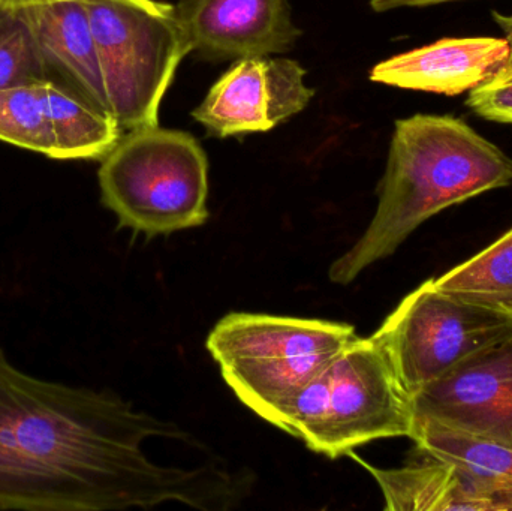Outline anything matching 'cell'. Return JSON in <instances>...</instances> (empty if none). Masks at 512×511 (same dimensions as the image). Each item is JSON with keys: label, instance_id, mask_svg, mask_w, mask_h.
<instances>
[{"label": "cell", "instance_id": "1", "mask_svg": "<svg viewBox=\"0 0 512 511\" xmlns=\"http://www.w3.org/2000/svg\"><path fill=\"white\" fill-rule=\"evenodd\" d=\"M150 438L186 432L113 393L32 377L0 348V510L227 511L245 500L243 474L156 464L144 450Z\"/></svg>", "mask_w": 512, "mask_h": 511}, {"label": "cell", "instance_id": "2", "mask_svg": "<svg viewBox=\"0 0 512 511\" xmlns=\"http://www.w3.org/2000/svg\"><path fill=\"white\" fill-rule=\"evenodd\" d=\"M511 183L510 156L460 117L415 114L397 120L375 216L331 264V282L349 284L393 255L427 219Z\"/></svg>", "mask_w": 512, "mask_h": 511}, {"label": "cell", "instance_id": "3", "mask_svg": "<svg viewBox=\"0 0 512 511\" xmlns=\"http://www.w3.org/2000/svg\"><path fill=\"white\" fill-rule=\"evenodd\" d=\"M355 338L354 327L337 321L234 312L213 327L206 347L237 398L285 431L301 390Z\"/></svg>", "mask_w": 512, "mask_h": 511}, {"label": "cell", "instance_id": "4", "mask_svg": "<svg viewBox=\"0 0 512 511\" xmlns=\"http://www.w3.org/2000/svg\"><path fill=\"white\" fill-rule=\"evenodd\" d=\"M411 396L372 338H355L301 390L285 432L336 459L387 438L411 437Z\"/></svg>", "mask_w": 512, "mask_h": 511}, {"label": "cell", "instance_id": "5", "mask_svg": "<svg viewBox=\"0 0 512 511\" xmlns=\"http://www.w3.org/2000/svg\"><path fill=\"white\" fill-rule=\"evenodd\" d=\"M101 161L102 204L120 227L165 236L209 219V159L189 132L131 129Z\"/></svg>", "mask_w": 512, "mask_h": 511}, {"label": "cell", "instance_id": "6", "mask_svg": "<svg viewBox=\"0 0 512 511\" xmlns=\"http://www.w3.org/2000/svg\"><path fill=\"white\" fill-rule=\"evenodd\" d=\"M111 113L122 129L159 125V108L192 51L176 5L83 0Z\"/></svg>", "mask_w": 512, "mask_h": 511}, {"label": "cell", "instance_id": "7", "mask_svg": "<svg viewBox=\"0 0 512 511\" xmlns=\"http://www.w3.org/2000/svg\"><path fill=\"white\" fill-rule=\"evenodd\" d=\"M512 335V314L442 293L426 281L370 338L409 396Z\"/></svg>", "mask_w": 512, "mask_h": 511}, {"label": "cell", "instance_id": "8", "mask_svg": "<svg viewBox=\"0 0 512 511\" xmlns=\"http://www.w3.org/2000/svg\"><path fill=\"white\" fill-rule=\"evenodd\" d=\"M300 63L282 57L236 60L192 116L216 137L267 132L303 111L315 96Z\"/></svg>", "mask_w": 512, "mask_h": 511}, {"label": "cell", "instance_id": "9", "mask_svg": "<svg viewBox=\"0 0 512 511\" xmlns=\"http://www.w3.org/2000/svg\"><path fill=\"white\" fill-rule=\"evenodd\" d=\"M414 417L512 447V335L411 398Z\"/></svg>", "mask_w": 512, "mask_h": 511}, {"label": "cell", "instance_id": "10", "mask_svg": "<svg viewBox=\"0 0 512 511\" xmlns=\"http://www.w3.org/2000/svg\"><path fill=\"white\" fill-rule=\"evenodd\" d=\"M176 9L192 51L207 60L286 53L301 36L288 0H179Z\"/></svg>", "mask_w": 512, "mask_h": 511}, {"label": "cell", "instance_id": "11", "mask_svg": "<svg viewBox=\"0 0 512 511\" xmlns=\"http://www.w3.org/2000/svg\"><path fill=\"white\" fill-rule=\"evenodd\" d=\"M508 54L505 38H442L382 60L369 77L385 86L457 96L486 83Z\"/></svg>", "mask_w": 512, "mask_h": 511}, {"label": "cell", "instance_id": "12", "mask_svg": "<svg viewBox=\"0 0 512 511\" xmlns=\"http://www.w3.org/2000/svg\"><path fill=\"white\" fill-rule=\"evenodd\" d=\"M26 18L48 72L111 113L83 0H9ZM113 114V113H111Z\"/></svg>", "mask_w": 512, "mask_h": 511}, {"label": "cell", "instance_id": "13", "mask_svg": "<svg viewBox=\"0 0 512 511\" xmlns=\"http://www.w3.org/2000/svg\"><path fill=\"white\" fill-rule=\"evenodd\" d=\"M405 467L364 465L390 511H512V485L481 479L450 462L424 455Z\"/></svg>", "mask_w": 512, "mask_h": 511}, {"label": "cell", "instance_id": "14", "mask_svg": "<svg viewBox=\"0 0 512 511\" xmlns=\"http://www.w3.org/2000/svg\"><path fill=\"white\" fill-rule=\"evenodd\" d=\"M45 111L53 132V159H102L122 137L116 117L75 90L53 80L42 83Z\"/></svg>", "mask_w": 512, "mask_h": 511}, {"label": "cell", "instance_id": "15", "mask_svg": "<svg viewBox=\"0 0 512 511\" xmlns=\"http://www.w3.org/2000/svg\"><path fill=\"white\" fill-rule=\"evenodd\" d=\"M409 438L424 455L450 462L481 479L512 485V447L507 444L418 417H414Z\"/></svg>", "mask_w": 512, "mask_h": 511}, {"label": "cell", "instance_id": "16", "mask_svg": "<svg viewBox=\"0 0 512 511\" xmlns=\"http://www.w3.org/2000/svg\"><path fill=\"white\" fill-rule=\"evenodd\" d=\"M430 282L442 293L512 314V230Z\"/></svg>", "mask_w": 512, "mask_h": 511}, {"label": "cell", "instance_id": "17", "mask_svg": "<svg viewBox=\"0 0 512 511\" xmlns=\"http://www.w3.org/2000/svg\"><path fill=\"white\" fill-rule=\"evenodd\" d=\"M42 83L0 90V140L53 159V132Z\"/></svg>", "mask_w": 512, "mask_h": 511}, {"label": "cell", "instance_id": "18", "mask_svg": "<svg viewBox=\"0 0 512 511\" xmlns=\"http://www.w3.org/2000/svg\"><path fill=\"white\" fill-rule=\"evenodd\" d=\"M48 80L47 68L26 18L0 0V90Z\"/></svg>", "mask_w": 512, "mask_h": 511}, {"label": "cell", "instance_id": "19", "mask_svg": "<svg viewBox=\"0 0 512 511\" xmlns=\"http://www.w3.org/2000/svg\"><path fill=\"white\" fill-rule=\"evenodd\" d=\"M493 20L504 33L510 45V54L486 83L469 92L466 105L489 122L512 125V14L493 11Z\"/></svg>", "mask_w": 512, "mask_h": 511}, {"label": "cell", "instance_id": "20", "mask_svg": "<svg viewBox=\"0 0 512 511\" xmlns=\"http://www.w3.org/2000/svg\"><path fill=\"white\" fill-rule=\"evenodd\" d=\"M450 2H462V0H370V8L375 12H387L399 8H426V6Z\"/></svg>", "mask_w": 512, "mask_h": 511}]
</instances>
